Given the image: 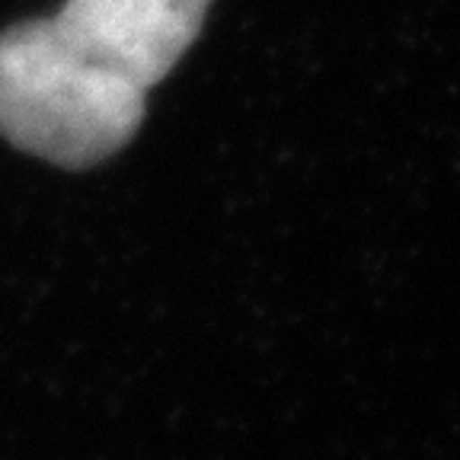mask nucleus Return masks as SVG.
<instances>
[{
	"mask_svg": "<svg viewBox=\"0 0 460 460\" xmlns=\"http://www.w3.org/2000/svg\"><path fill=\"white\" fill-rule=\"evenodd\" d=\"M211 0H67L51 20L7 29L16 71L71 122L135 137L147 93L205 26Z\"/></svg>",
	"mask_w": 460,
	"mask_h": 460,
	"instance_id": "nucleus-1",
	"label": "nucleus"
}]
</instances>
